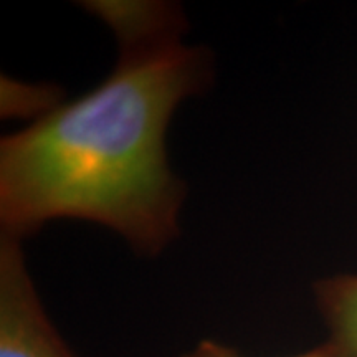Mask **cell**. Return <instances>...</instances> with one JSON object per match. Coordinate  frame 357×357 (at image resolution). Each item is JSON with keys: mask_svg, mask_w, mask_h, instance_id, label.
Wrapping results in <instances>:
<instances>
[{"mask_svg": "<svg viewBox=\"0 0 357 357\" xmlns=\"http://www.w3.org/2000/svg\"><path fill=\"white\" fill-rule=\"evenodd\" d=\"M119 42L113 73L0 144V218L10 238L55 218L109 227L155 253L177 234L182 184L166 131L176 106L205 86L208 60L182 42L184 19L162 2H95Z\"/></svg>", "mask_w": 357, "mask_h": 357, "instance_id": "1", "label": "cell"}, {"mask_svg": "<svg viewBox=\"0 0 357 357\" xmlns=\"http://www.w3.org/2000/svg\"><path fill=\"white\" fill-rule=\"evenodd\" d=\"M0 357H78L45 312L19 240L0 245Z\"/></svg>", "mask_w": 357, "mask_h": 357, "instance_id": "2", "label": "cell"}, {"mask_svg": "<svg viewBox=\"0 0 357 357\" xmlns=\"http://www.w3.org/2000/svg\"><path fill=\"white\" fill-rule=\"evenodd\" d=\"M316 301L329 344L342 357H357V275H339L316 284Z\"/></svg>", "mask_w": 357, "mask_h": 357, "instance_id": "3", "label": "cell"}, {"mask_svg": "<svg viewBox=\"0 0 357 357\" xmlns=\"http://www.w3.org/2000/svg\"><path fill=\"white\" fill-rule=\"evenodd\" d=\"M182 357H242L231 347H227L220 344V342L211 341V339H205V341L199 342L194 349L187 352ZM294 357H342L339 352L334 349V347L326 342V344L316 347V349H311L305 352V354L294 356Z\"/></svg>", "mask_w": 357, "mask_h": 357, "instance_id": "4", "label": "cell"}]
</instances>
